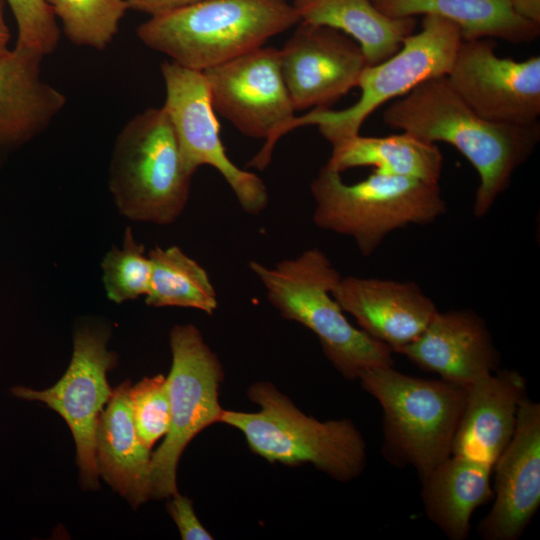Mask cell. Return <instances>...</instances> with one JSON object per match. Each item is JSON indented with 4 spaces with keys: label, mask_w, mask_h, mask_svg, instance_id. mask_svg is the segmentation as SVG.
Here are the masks:
<instances>
[{
    "label": "cell",
    "mask_w": 540,
    "mask_h": 540,
    "mask_svg": "<svg viewBox=\"0 0 540 540\" xmlns=\"http://www.w3.org/2000/svg\"><path fill=\"white\" fill-rule=\"evenodd\" d=\"M299 21L292 0H205L151 16L136 32L150 49L204 71L264 46Z\"/></svg>",
    "instance_id": "3957f363"
},
{
    "label": "cell",
    "mask_w": 540,
    "mask_h": 540,
    "mask_svg": "<svg viewBox=\"0 0 540 540\" xmlns=\"http://www.w3.org/2000/svg\"><path fill=\"white\" fill-rule=\"evenodd\" d=\"M249 268L264 286L270 304L284 319L312 331L344 378L355 380L366 370L394 366L393 351L354 327L343 314L332 295L341 275L323 251L311 248L273 267L250 261Z\"/></svg>",
    "instance_id": "7a4b0ae2"
},
{
    "label": "cell",
    "mask_w": 540,
    "mask_h": 540,
    "mask_svg": "<svg viewBox=\"0 0 540 540\" xmlns=\"http://www.w3.org/2000/svg\"><path fill=\"white\" fill-rule=\"evenodd\" d=\"M462 40L456 24L425 15L420 30L407 36L396 53L364 68L357 84L361 94L353 105L342 110L312 109L294 116L264 142L259 156L270 159L279 139L299 127L317 126L332 146L360 134L365 120L380 106L406 95L427 80L446 76Z\"/></svg>",
    "instance_id": "52a82bcc"
},
{
    "label": "cell",
    "mask_w": 540,
    "mask_h": 540,
    "mask_svg": "<svg viewBox=\"0 0 540 540\" xmlns=\"http://www.w3.org/2000/svg\"><path fill=\"white\" fill-rule=\"evenodd\" d=\"M202 72L214 111L243 135L268 141L295 116L279 49L262 46Z\"/></svg>",
    "instance_id": "4fadbf2b"
},
{
    "label": "cell",
    "mask_w": 540,
    "mask_h": 540,
    "mask_svg": "<svg viewBox=\"0 0 540 540\" xmlns=\"http://www.w3.org/2000/svg\"><path fill=\"white\" fill-rule=\"evenodd\" d=\"M5 3V0H0V58L5 56L10 51L8 48L10 32L4 18Z\"/></svg>",
    "instance_id": "d6a6232c"
},
{
    "label": "cell",
    "mask_w": 540,
    "mask_h": 540,
    "mask_svg": "<svg viewBox=\"0 0 540 540\" xmlns=\"http://www.w3.org/2000/svg\"><path fill=\"white\" fill-rule=\"evenodd\" d=\"M101 268L109 300L120 304L146 295L151 262L144 246L134 238L131 228H126L121 247H112L106 253Z\"/></svg>",
    "instance_id": "4316f807"
},
{
    "label": "cell",
    "mask_w": 540,
    "mask_h": 540,
    "mask_svg": "<svg viewBox=\"0 0 540 540\" xmlns=\"http://www.w3.org/2000/svg\"><path fill=\"white\" fill-rule=\"evenodd\" d=\"M167 511L176 523L183 540H212L213 536L205 529L196 516L192 501L178 494L171 496Z\"/></svg>",
    "instance_id": "f546056e"
},
{
    "label": "cell",
    "mask_w": 540,
    "mask_h": 540,
    "mask_svg": "<svg viewBox=\"0 0 540 540\" xmlns=\"http://www.w3.org/2000/svg\"><path fill=\"white\" fill-rule=\"evenodd\" d=\"M151 275L146 304L152 307H184L212 315L217 294L207 271L179 247H155L149 254Z\"/></svg>",
    "instance_id": "d4e9b609"
},
{
    "label": "cell",
    "mask_w": 540,
    "mask_h": 540,
    "mask_svg": "<svg viewBox=\"0 0 540 540\" xmlns=\"http://www.w3.org/2000/svg\"><path fill=\"white\" fill-rule=\"evenodd\" d=\"M16 24V48L28 49L44 56L55 51L60 31L55 15L46 0H5Z\"/></svg>",
    "instance_id": "f1b7e54d"
},
{
    "label": "cell",
    "mask_w": 540,
    "mask_h": 540,
    "mask_svg": "<svg viewBox=\"0 0 540 540\" xmlns=\"http://www.w3.org/2000/svg\"><path fill=\"white\" fill-rule=\"evenodd\" d=\"M332 295L362 331L396 353L414 341L439 311L411 281L346 276Z\"/></svg>",
    "instance_id": "2e32d148"
},
{
    "label": "cell",
    "mask_w": 540,
    "mask_h": 540,
    "mask_svg": "<svg viewBox=\"0 0 540 540\" xmlns=\"http://www.w3.org/2000/svg\"><path fill=\"white\" fill-rule=\"evenodd\" d=\"M247 395L260 410H223L220 423L239 430L253 453L287 466L310 463L340 482L364 471L366 443L350 419L319 421L308 416L269 382L252 384Z\"/></svg>",
    "instance_id": "277c9868"
},
{
    "label": "cell",
    "mask_w": 540,
    "mask_h": 540,
    "mask_svg": "<svg viewBox=\"0 0 540 540\" xmlns=\"http://www.w3.org/2000/svg\"><path fill=\"white\" fill-rule=\"evenodd\" d=\"M191 180L163 106L126 122L115 139L108 175L122 215L136 222L174 223L188 203Z\"/></svg>",
    "instance_id": "ba28073f"
},
{
    "label": "cell",
    "mask_w": 540,
    "mask_h": 540,
    "mask_svg": "<svg viewBox=\"0 0 540 540\" xmlns=\"http://www.w3.org/2000/svg\"><path fill=\"white\" fill-rule=\"evenodd\" d=\"M63 32L76 46L105 49L129 9L126 0H46Z\"/></svg>",
    "instance_id": "484cf974"
},
{
    "label": "cell",
    "mask_w": 540,
    "mask_h": 540,
    "mask_svg": "<svg viewBox=\"0 0 540 540\" xmlns=\"http://www.w3.org/2000/svg\"><path fill=\"white\" fill-rule=\"evenodd\" d=\"M43 58L16 47L0 58V158L43 133L66 104L42 79Z\"/></svg>",
    "instance_id": "d6986e66"
},
{
    "label": "cell",
    "mask_w": 540,
    "mask_h": 540,
    "mask_svg": "<svg viewBox=\"0 0 540 540\" xmlns=\"http://www.w3.org/2000/svg\"><path fill=\"white\" fill-rule=\"evenodd\" d=\"M493 466L451 455L421 480L425 514L449 540H466L473 512L494 497Z\"/></svg>",
    "instance_id": "44dd1931"
},
{
    "label": "cell",
    "mask_w": 540,
    "mask_h": 540,
    "mask_svg": "<svg viewBox=\"0 0 540 540\" xmlns=\"http://www.w3.org/2000/svg\"><path fill=\"white\" fill-rule=\"evenodd\" d=\"M129 9L147 13L150 16L190 6L205 0H126Z\"/></svg>",
    "instance_id": "4dcf8cb0"
},
{
    "label": "cell",
    "mask_w": 540,
    "mask_h": 540,
    "mask_svg": "<svg viewBox=\"0 0 540 540\" xmlns=\"http://www.w3.org/2000/svg\"><path fill=\"white\" fill-rule=\"evenodd\" d=\"M282 76L295 111L326 109L357 87L368 65L360 45L343 32L299 22L279 49Z\"/></svg>",
    "instance_id": "5bb4252c"
},
{
    "label": "cell",
    "mask_w": 540,
    "mask_h": 540,
    "mask_svg": "<svg viewBox=\"0 0 540 540\" xmlns=\"http://www.w3.org/2000/svg\"><path fill=\"white\" fill-rule=\"evenodd\" d=\"M129 381L121 383L102 410L96 431L98 474L134 508L151 498L152 454L137 435L129 403Z\"/></svg>",
    "instance_id": "ffe728a7"
},
{
    "label": "cell",
    "mask_w": 540,
    "mask_h": 540,
    "mask_svg": "<svg viewBox=\"0 0 540 540\" xmlns=\"http://www.w3.org/2000/svg\"><path fill=\"white\" fill-rule=\"evenodd\" d=\"M299 22L343 32L361 47L368 65L396 53L414 32V17L395 18L382 13L372 0H292Z\"/></svg>",
    "instance_id": "603a6c76"
},
{
    "label": "cell",
    "mask_w": 540,
    "mask_h": 540,
    "mask_svg": "<svg viewBox=\"0 0 540 540\" xmlns=\"http://www.w3.org/2000/svg\"><path fill=\"white\" fill-rule=\"evenodd\" d=\"M108 338L109 333L104 329L77 330L71 362L55 385L45 390L21 385L11 388L13 396L42 402L66 421L74 437L84 489L99 488L96 431L103 406L113 392L107 372L117 363V355L107 349Z\"/></svg>",
    "instance_id": "30bf717a"
},
{
    "label": "cell",
    "mask_w": 540,
    "mask_h": 540,
    "mask_svg": "<svg viewBox=\"0 0 540 540\" xmlns=\"http://www.w3.org/2000/svg\"><path fill=\"white\" fill-rule=\"evenodd\" d=\"M358 379L381 406L387 462L411 466L422 480L451 456L467 386L414 377L394 366L366 370Z\"/></svg>",
    "instance_id": "5b68a950"
},
{
    "label": "cell",
    "mask_w": 540,
    "mask_h": 540,
    "mask_svg": "<svg viewBox=\"0 0 540 540\" xmlns=\"http://www.w3.org/2000/svg\"><path fill=\"white\" fill-rule=\"evenodd\" d=\"M395 18L434 15L456 24L463 40L500 39L529 43L540 33L537 25L519 15L507 0H372Z\"/></svg>",
    "instance_id": "7402d4cb"
},
{
    "label": "cell",
    "mask_w": 540,
    "mask_h": 540,
    "mask_svg": "<svg viewBox=\"0 0 540 540\" xmlns=\"http://www.w3.org/2000/svg\"><path fill=\"white\" fill-rule=\"evenodd\" d=\"M525 397L526 381L516 370L498 369L467 385L451 455L494 466L513 437L519 404Z\"/></svg>",
    "instance_id": "ac0fdd59"
},
{
    "label": "cell",
    "mask_w": 540,
    "mask_h": 540,
    "mask_svg": "<svg viewBox=\"0 0 540 540\" xmlns=\"http://www.w3.org/2000/svg\"><path fill=\"white\" fill-rule=\"evenodd\" d=\"M494 503L477 526L483 540H518L540 506V404H519L513 437L493 466Z\"/></svg>",
    "instance_id": "9a60e30c"
},
{
    "label": "cell",
    "mask_w": 540,
    "mask_h": 540,
    "mask_svg": "<svg viewBox=\"0 0 540 540\" xmlns=\"http://www.w3.org/2000/svg\"><path fill=\"white\" fill-rule=\"evenodd\" d=\"M493 39L462 40L449 84L479 116L493 122L527 126L540 116V57H500Z\"/></svg>",
    "instance_id": "7c38bea8"
},
{
    "label": "cell",
    "mask_w": 540,
    "mask_h": 540,
    "mask_svg": "<svg viewBox=\"0 0 540 540\" xmlns=\"http://www.w3.org/2000/svg\"><path fill=\"white\" fill-rule=\"evenodd\" d=\"M165 85V109L174 128L185 169L192 176L203 166L215 168L233 191L242 209L260 214L269 196L262 179L236 166L226 154L219 123L202 71L173 61L160 66Z\"/></svg>",
    "instance_id": "8fae6325"
},
{
    "label": "cell",
    "mask_w": 540,
    "mask_h": 540,
    "mask_svg": "<svg viewBox=\"0 0 540 540\" xmlns=\"http://www.w3.org/2000/svg\"><path fill=\"white\" fill-rule=\"evenodd\" d=\"M523 18L540 25V0H507Z\"/></svg>",
    "instance_id": "1f68e13d"
},
{
    "label": "cell",
    "mask_w": 540,
    "mask_h": 540,
    "mask_svg": "<svg viewBox=\"0 0 540 540\" xmlns=\"http://www.w3.org/2000/svg\"><path fill=\"white\" fill-rule=\"evenodd\" d=\"M325 165L339 173L370 166L374 172L384 175L439 183L443 156L436 143L407 132L383 137L358 134L332 146Z\"/></svg>",
    "instance_id": "cb8c5ba5"
},
{
    "label": "cell",
    "mask_w": 540,
    "mask_h": 540,
    "mask_svg": "<svg viewBox=\"0 0 540 540\" xmlns=\"http://www.w3.org/2000/svg\"><path fill=\"white\" fill-rule=\"evenodd\" d=\"M172 365L166 377L171 421L166 437L151 458V497L177 493L179 459L202 430L220 423L218 400L224 372L217 355L192 324L175 325L170 332Z\"/></svg>",
    "instance_id": "9c48e42d"
},
{
    "label": "cell",
    "mask_w": 540,
    "mask_h": 540,
    "mask_svg": "<svg viewBox=\"0 0 540 540\" xmlns=\"http://www.w3.org/2000/svg\"><path fill=\"white\" fill-rule=\"evenodd\" d=\"M129 403L134 426L141 442L151 450L166 435L171 421L166 377H145L131 386Z\"/></svg>",
    "instance_id": "83f0119b"
},
{
    "label": "cell",
    "mask_w": 540,
    "mask_h": 540,
    "mask_svg": "<svg viewBox=\"0 0 540 540\" xmlns=\"http://www.w3.org/2000/svg\"><path fill=\"white\" fill-rule=\"evenodd\" d=\"M310 191L313 221L321 229L351 237L361 255H372L391 232L433 223L446 212L439 183L374 172L347 184L322 166Z\"/></svg>",
    "instance_id": "8992f818"
},
{
    "label": "cell",
    "mask_w": 540,
    "mask_h": 540,
    "mask_svg": "<svg viewBox=\"0 0 540 540\" xmlns=\"http://www.w3.org/2000/svg\"><path fill=\"white\" fill-rule=\"evenodd\" d=\"M399 353L420 369L465 386L494 373L500 365L485 321L464 309L438 311L425 330Z\"/></svg>",
    "instance_id": "e0dca14e"
},
{
    "label": "cell",
    "mask_w": 540,
    "mask_h": 540,
    "mask_svg": "<svg viewBox=\"0 0 540 540\" xmlns=\"http://www.w3.org/2000/svg\"><path fill=\"white\" fill-rule=\"evenodd\" d=\"M382 120L422 140L455 147L479 176L473 213L486 215L540 140V123L518 126L489 121L474 112L446 76L427 80L393 100Z\"/></svg>",
    "instance_id": "6da1fadb"
}]
</instances>
